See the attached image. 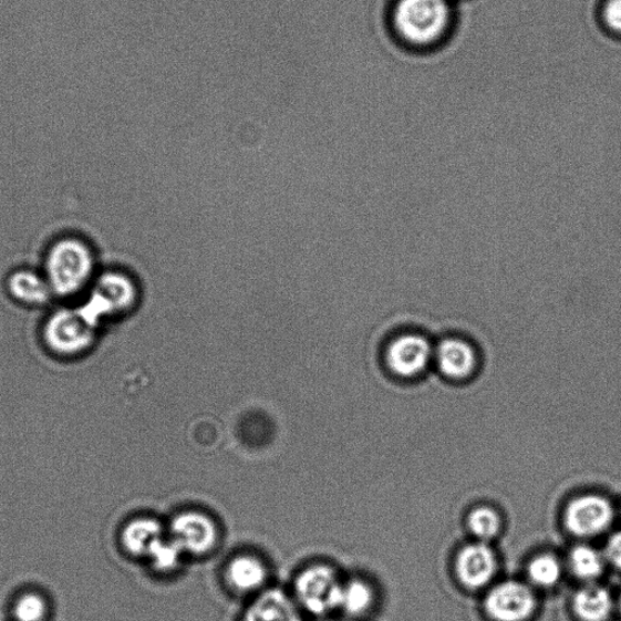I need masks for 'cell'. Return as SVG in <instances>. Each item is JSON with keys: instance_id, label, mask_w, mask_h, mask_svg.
<instances>
[{"instance_id": "cell-1", "label": "cell", "mask_w": 621, "mask_h": 621, "mask_svg": "<svg viewBox=\"0 0 621 621\" xmlns=\"http://www.w3.org/2000/svg\"><path fill=\"white\" fill-rule=\"evenodd\" d=\"M455 14V0H391L386 26L397 45L426 53L446 43Z\"/></svg>"}, {"instance_id": "cell-2", "label": "cell", "mask_w": 621, "mask_h": 621, "mask_svg": "<svg viewBox=\"0 0 621 621\" xmlns=\"http://www.w3.org/2000/svg\"><path fill=\"white\" fill-rule=\"evenodd\" d=\"M96 254L78 237L60 238L46 256L45 276L54 295L74 297L96 279Z\"/></svg>"}, {"instance_id": "cell-3", "label": "cell", "mask_w": 621, "mask_h": 621, "mask_svg": "<svg viewBox=\"0 0 621 621\" xmlns=\"http://www.w3.org/2000/svg\"><path fill=\"white\" fill-rule=\"evenodd\" d=\"M137 300V288L131 279L118 271L101 274L89 287L86 303L78 307L92 326L102 320L126 314Z\"/></svg>"}, {"instance_id": "cell-4", "label": "cell", "mask_w": 621, "mask_h": 621, "mask_svg": "<svg viewBox=\"0 0 621 621\" xmlns=\"http://www.w3.org/2000/svg\"><path fill=\"white\" fill-rule=\"evenodd\" d=\"M97 338L98 328L81 315L78 307L55 310L41 329L46 346L64 357L85 354L96 344Z\"/></svg>"}, {"instance_id": "cell-5", "label": "cell", "mask_w": 621, "mask_h": 621, "mask_svg": "<svg viewBox=\"0 0 621 621\" xmlns=\"http://www.w3.org/2000/svg\"><path fill=\"white\" fill-rule=\"evenodd\" d=\"M296 593L300 601L310 613L320 616L340 607L343 585L339 583L333 569L315 566L300 574Z\"/></svg>"}, {"instance_id": "cell-6", "label": "cell", "mask_w": 621, "mask_h": 621, "mask_svg": "<svg viewBox=\"0 0 621 621\" xmlns=\"http://www.w3.org/2000/svg\"><path fill=\"white\" fill-rule=\"evenodd\" d=\"M434 357L430 341L418 333H408L391 341L386 351L389 368L402 378L421 375Z\"/></svg>"}, {"instance_id": "cell-7", "label": "cell", "mask_w": 621, "mask_h": 621, "mask_svg": "<svg viewBox=\"0 0 621 621\" xmlns=\"http://www.w3.org/2000/svg\"><path fill=\"white\" fill-rule=\"evenodd\" d=\"M613 519V506L598 495L581 496L569 504L566 511L568 530L581 536L605 532Z\"/></svg>"}, {"instance_id": "cell-8", "label": "cell", "mask_w": 621, "mask_h": 621, "mask_svg": "<svg viewBox=\"0 0 621 621\" xmlns=\"http://www.w3.org/2000/svg\"><path fill=\"white\" fill-rule=\"evenodd\" d=\"M535 597L522 583L496 585L485 598L486 612L496 621H523L533 613Z\"/></svg>"}, {"instance_id": "cell-9", "label": "cell", "mask_w": 621, "mask_h": 621, "mask_svg": "<svg viewBox=\"0 0 621 621\" xmlns=\"http://www.w3.org/2000/svg\"><path fill=\"white\" fill-rule=\"evenodd\" d=\"M172 540L182 552L205 554L216 543V528L210 517L199 512H185L175 517L172 523Z\"/></svg>"}, {"instance_id": "cell-10", "label": "cell", "mask_w": 621, "mask_h": 621, "mask_svg": "<svg viewBox=\"0 0 621 621\" xmlns=\"http://www.w3.org/2000/svg\"><path fill=\"white\" fill-rule=\"evenodd\" d=\"M434 359L444 376L460 380L472 375L478 366V354L468 341L460 338H447L434 348Z\"/></svg>"}, {"instance_id": "cell-11", "label": "cell", "mask_w": 621, "mask_h": 621, "mask_svg": "<svg viewBox=\"0 0 621 621\" xmlns=\"http://www.w3.org/2000/svg\"><path fill=\"white\" fill-rule=\"evenodd\" d=\"M461 583L471 588L491 582L496 571V558L492 548L484 543H476L462 548L457 561Z\"/></svg>"}, {"instance_id": "cell-12", "label": "cell", "mask_w": 621, "mask_h": 621, "mask_svg": "<svg viewBox=\"0 0 621 621\" xmlns=\"http://www.w3.org/2000/svg\"><path fill=\"white\" fill-rule=\"evenodd\" d=\"M8 292L17 303L43 306L54 296L45 275L33 270H18L8 278Z\"/></svg>"}, {"instance_id": "cell-13", "label": "cell", "mask_w": 621, "mask_h": 621, "mask_svg": "<svg viewBox=\"0 0 621 621\" xmlns=\"http://www.w3.org/2000/svg\"><path fill=\"white\" fill-rule=\"evenodd\" d=\"M162 527L159 522L149 519L132 521L123 532V544L127 550L136 556L152 555L164 542Z\"/></svg>"}, {"instance_id": "cell-14", "label": "cell", "mask_w": 621, "mask_h": 621, "mask_svg": "<svg viewBox=\"0 0 621 621\" xmlns=\"http://www.w3.org/2000/svg\"><path fill=\"white\" fill-rule=\"evenodd\" d=\"M244 621H302V618L291 599L273 590L256 599Z\"/></svg>"}, {"instance_id": "cell-15", "label": "cell", "mask_w": 621, "mask_h": 621, "mask_svg": "<svg viewBox=\"0 0 621 621\" xmlns=\"http://www.w3.org/2000/svg\"><path fill=\"white\" fill-rule=\"evenodd\" d=\"M613 608V597L603 586L588 585L574 597L575 613L584 621H606Z\"/></svg>"}, {"instance_id": "cell-16", "label": "cell", "mask_w": 621, "mask_h": 621, "mask_svg": "<svg viewBox=\"0 0 621 621\" xmlns=\"http://www.w3.org/2000/svg\"><path fill=\"white\" fill-rule=\"evenodd\" d=\"M265 576L263 563L250 556L235 558L227 568V579L238 592H253L264 584Z\"/></svg>"}, {"instance_id": "cell-17", "label": "cell", "mask_w": 621, "mask_h": 621, "mask_svg": "<svg viewBox=\"0 0 621 621\" xmlns=\"http://www.w3.org/2000/svg\"><path fill=\"white\" fill-rule=\"evenodd\" d=\"M573 573L584 581H593L604 571V558L595 548L578 546L571 554Z\"/></svg>"}, {"instance_id": "cell-18", "label": "cell", "mask_w": 621, "mask_h": 621, "mask_svg": "<svg viewBox=\"0 0 621 621\" xmlns=\"http://www.w3.org/2000/svg\"><path fill=\"white\" fill-rule=\"evenodd\" d=\"M561 572L560 562L552 555L537 556L528 567V574H530L531 581L542 587L555 585L560 581Z\"/></svg>"}, {"instance_id": "cell-19", "label": "cell", "mask_w": 621, "mask_h": 621, "mask_svg": "<svg viewBox=\"0 0 621 621\" xmlns=\"http://www.w3.org/2000/svg\"><path fill=\"white\" fill-rule=\"evenodd\" d=\"M371 604V592L367 584L355 581L343 585L340 607H343L350 614H360L369 608Z\"/></svg>"}, {"instance_id": "cell-20", "label": "cell", "mask_w": 621, "mask_h": 621, "mask_svg": "<svg viewBox=\"0 0 621 621\" xmlns=\"http://www.w3.org/2000/svg\"><path fill=\"white\" fill-rule=\"evenodd\" d=\"M471 532L480 540H492L500 530V519L498 514L490 507H479L469 517Z\"/></svg>"}, {"instance_id": "cell-21", "label": "cell", "mask_w": 621, "mask_h": 621, "mask_svg": "<svg viewBox=\"0 0 621 621\" xmlns=\"http://www.w3.org/2000/svg\"><path fill=\"white\" fill-rule=\"evenodd\" d=\"M599 25L609 36L621 38V0H603L598 9Z\"/></svg>"}, {"instance_id": "cell-22", "label": "cell", "mask_w": 621, "mask_h": 621, "mask_svg": "<svg viewBox=\"0 0 621 621\" xmlns=\"http://www.w3.org/2000/svg\"><path fill=\"white\" fill-rule=\"evenodd\" d=\"M46 614L43 599L36 595H26L20 598L15 607L17 621H41Z\"/></svg>"}, {"instance_id": "cell-23", "label": "cell", "mask_w": 621, "mask_h": 621, "mask_svg": "<svg viewBox=\"0 0 621 621\" xmlns=\"http://www.w3.org/2000/svg\"><path fill=\"white\" fill-rule=\"evenodd\" d=\"M606 556L610 563L621 569V531L610 536L606 547Z\"/></svg>"}, {"instance_id": "cell-24", "label": "cell", "mask_w": 621, "mask_h": 621, "mask_svg": "<svg viewBox=\"0 0 621 621\" xmlns=\"http://www.w3.org/2000/svg\"><path fill=\"white\" fill-rule=\"evenodd\" d=\"M619 608H620V612H621V593H620V596H619Z\"/></svg>"}]
</instances>
